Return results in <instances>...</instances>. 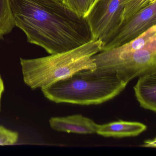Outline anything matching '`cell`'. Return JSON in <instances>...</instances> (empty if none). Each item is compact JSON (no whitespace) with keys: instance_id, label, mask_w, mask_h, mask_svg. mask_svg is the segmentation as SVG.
Segmentation results:
<instances>
[{"instance_id":"30bf717a","label":"cell","mask_w":156,"mask_h":156,"mask_svg":"<svg viewBox=\"0 0 156 156\" xmlns=\"http://www.w3.org/2000/svg\"><path fill=\"white\" fill-rule=\"evenodd\" d=\"M15 26L10 0H0V40Z\"/></svg>"},{"instance_id":"5b68a950","label":"cell","mask_w":156,"mask_h":156,"mask_svg":"<svg viewBox=\"0 0 156 156\" xmlns=\"http://www.w3.org/2000/svg\"><path fill=\"white\" fill-rule=\"evenodd\" d=\"M125 0H95L85 15L93 39L103 43L122 22Z\"/></svg>"},{"instance_id":"ba28073f","label":"cell","mask_w":156,"mask_h":156,"mask_svg":"<svg viewBox=\"0 0 156 156\" xmlns=\"http://www.w3.org/2000/svg\"><path fill=\"white\" fill-rule=\"evenodd\" d=\"M134 89L140 107L156 113V67L140 76Z\"/></svg>"},{"instance_id":"3957f363","label":"cell","mask_w":156,"mask_h":156,"mask_svg":"<svg viewBox=\"0 0 156 156\" xmlns=\"http://www.w3.org/2000/svg\"><path fill=\"white\" fill-rule=\"evenodd\" d=\"M127 85L115 74L97 70H82L41 89L47 99L56 104L98 105L119 95Z\"/></svg>"},{"instance_id":"9c48e42d","label":"cell","mask_w":156,"mask_h":156,"mask_svg":"<svg viewBox=\"0 0 156 156\" xmlns=\"http://www.w3.org/2000/svg\"><path fill=\"white\" fill-rule=\"evenodd\" d=\"M147 129V126L140 122L119 120L98 125L96 133L105 137L121 138L136 136Z\"/></svg>"},{"instance_id":"6da1fadb","label":"cell","mask_w":156,"mask_h":156,"mask_svg":"<svg viewBox=\"0 0 156 156\" xmlns=\"http://www.w3.org/2000/svg\"><path fill=\"white\" fill-rule=\"evenodd\" d=\"M15 26L27 41L50 54L67 51L93 40L85 18L57 0H10Z\"/></svg>"},{"instance_id":"8992f818","label":"cell","mask_w":156,"mask_h":156,"mask_svg":"<svg viewBox=\"0 0 156 156\" xmlns=\"http://www.w3.org/2000/svg\"><path fill=\"white\" fill-rule=\"evenodd\" d=\"M154 25H156V0H153L144 9L123 21L104 42L102 51L129 42Z\"/></svg>"},{"instance_id":"8fae6325","label":"cell","mask_w":156,"mask_h":156,"mask_svg":"<svg viewBox=\"0 0 156 156\" xmlns=\"http://www.w3.org/2000/svg\"><path fill=\"white\" fill-rule=\"evenodd\" d=\"M153 0H125L122 21L147 6Z\"/></svg>"},{"instance_id":"5bb4252c","label":"cell","mask_w":156,"mask_h":156,"mask_svg":"<svg viewBox=\"0 0 156 156\" xmlns=\"http://www.w3.org/2000/svg\"><path fill=\"white\" fill-rule=\"evenodd\" d=\"M5 90V86H4V82L2 80L1 76L0 75V111L1 107V99L2 94Z\"/></svg>"},{"instance_id":"7c38bea8","label":"cell","mask_w":156,"mask_h":156,"mask_svg":"<svg viewBox=\"0 0 156 156\" xmlns=\"http://www.w3.org/2000/svg\"><path fill=\"white\" fill-rule=\"evenodd\" d=\"M95 0H62V2L70 10L84 17Z\"/></svg>"},{"instance_id":"9a60e30c","label":"cell","mask_w":156,"mask_h":156,"mask_svg":"<svg viewBox=\"0 0 156 156\" xmlns=\"http://www.w3.org/2000/svg\"><path fill=\"white\" fill-rule=\"evenodd\" d=\"M146 144H145V145H146V146H147V147H153L154 146V147H156V140H154V141L153 140H148V141H146Z\"/></svg>"},{"instance_id":"52a82bcc","label":"cell","mask_w":156,"mask_h":156,"mask_svg":"<svg viewBox=\"0 0 156 156\" xmlns=\"http://www.w3.org/2000/svg\"><path fill=\"white\" fill-rule=\"evenodd\" d=\"M49 124L55 131L84 135L96 133L98 125L82 115L53 117L49 119Z\"/></svg>"},{"instance_id":"2e32d148","label":"cell","mask_w":156,"mask_h":156,"mask_svg":"<svg viewBox=\"0 0 156 156\" xmlns=\"http://www.w3.org/2000/svg\"><path fill=\"white\" fill-rule=\"evenodd\" d=\"M57 1H62V0H57Z\"/></svg>"},{"instance_id":"4fadbf2b","label":"cell","mask_w":156,"mask_h":156,"mask_svg":"<svg viewBox=\"0 0 156 156\" xmlns=\"http://www.w3.org/2000/svg\"><path fill=\"white\" fill-rule=\"evenodd\" d=\"M19 133L0 125V146L16 144L19 140Z\"/></svg>"},{"instance_id":"277c9868","label":"cell","mask_w":156,"mask_h":156,"mask_svg":"<svg viewBox=\"0 0 156 156\" xmlns=\"http://www.w3.org/2000/svg\"><path fill=\"white\" fill-rule=\"evenodd\" d=\"M96 70L115 74L122 83H128L135 77L156 67V40L135 51L92 58Z\"/></svg>"},{"instance_id":"7a4b0ae2","label":"cell","mask_w":156,"mask_h":156,"mask_svg":"<svg viewBox=\"0 0 156 156\" xmlns=\"http://www.w3.org/2000/svg\"><path fill=\"white\" fill-rule=\"evenodd\" d=\"M103 47L102 41L93 39L67 51L34 59L20 58L24 83L31 89H42L79 71L96 70L92 57Z\"/></svg>"}]
</instances>
